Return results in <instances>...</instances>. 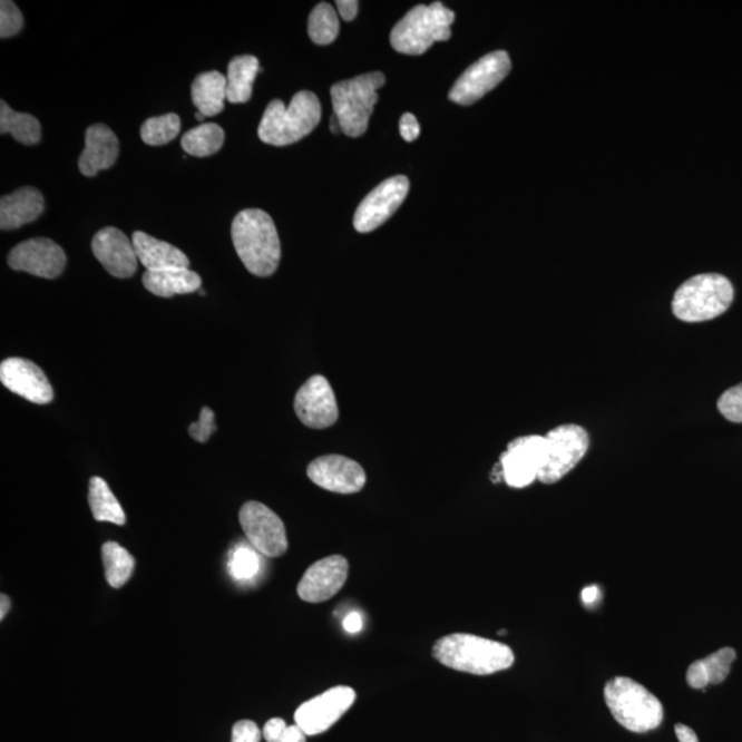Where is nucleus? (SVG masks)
I'll list each match as a JSON object with an SVG mask.
<instances>
[{
  "instance_id": "obj_19",
  "label": "nucleus",
  "mask_w": 742,
  "mask_h": 742,
  "mask_svg": "<svg viewBox=\"0 0 742 742\" xmlns=\"http://www.w3.org/2000/svg\"><path fill=\"white\" fill-rule=\"evenodd\" d=\"M91 250L98 262L116 279H131L137 273V252H135L133 240H129L121 230L116 227L99 230L94 235Z\"/></svg>"
},
{
  "instance_id": "obj_34",
  "label": "nucleus",
  "mask_w": 742,
  "mask_h": 742,
  "mask_svg": "<svg viewBox=\"0 0 742 742\" xmlns=\"http://www.w3.org/2000/svg\"><path fill=\"white\" fill-rule=\"evenodd\" d=\"M23 28V16L14 2L2 0L0 3V38L16 37Z\"/></svg>"
},
{
  "instance_id": "obj_12",
  "label": "nucleus",
  "mask_w": 742,
  "mask_h": 742,
  "mask_svg": "<svg viewBox=\"0 0 742 742\" xmlns=\"http://www.w3.org/2000/svg\"><path fill=\"white\" fill-rule=\"evenodd\" d=\"M409 188L410 182L403 175L393 176L377 186L359 204L355 216H353V227L357 232L370 233L390 221L408 197Z\"/></svg>"
},
{
  "instance_id": "obj_13",
  "label": "nucleus",
  "mask_w": 742,
  "mask_h": 742,
  "mask_svg": "<svg viewBox=\"0 0 742 742\" xmlns=\"http://www.w3.org/2000/svg\"><path fill=\"white\" fill-rule=\"evenodd\" d=\"M357 693L350 686H335L299 706L294 721L307 735L325 733L355 703Z\"/></svg>"
},
{
  "instance_id": "obj_21",
  "label": "nucleus",
  "mask_w": 742,
  "mask_h": 742,
  "mask_svg": "<svg viewBox=\"0 0 742 742\" xmlns=\"http://www.w3.org/2000/svg\"><path fill=\"white\" fill-rule=\"evenodd\" d=\"M45 197L38 188L21 187L0 199V228L16 230L32 223L43 214Z\"/></svg>"
},
{
  "instance_id": "obj_30",
  "label": "nucleus",
  "mask_w": 742,
  "mask_h": 742,
  "mask_svg": "<svg viewBox=\"0 0 742 742\" xmlns=\"http://www.w3.org/2000/svg\"><path fill=\"white\" fill-rule=\"evenodd\" d=\"M102 562L106 579L111 587H123L134 573V557L116 541H106L102 546Z\"/></svg>"
},
{
  "instance_id": "obj_23",
  "label": "nucleus",
  "mask_w": 742,
  "mask_h": 742,
  "mask_svg": "<svg viewBox=\"0 0 742 742\" xmlns=\"http://www.w3.org/2000/svg\"><path fill=\"white\" fill-rule=\"evenodd\" d=\"M143 282L146 291L165 299L176 294H191L202 287V276L191 269L146 271Z\"/></svg>"
},
{
  "instance_id": "obj_36",
  "label": "nucleus",
  "mask_w": 742,
  "mask_h": 742,
  "mask_svg": "<svg viewBox=\"0 0 742 742\" xmlns=\"http://www.w3.org/2000/svg\"><path fill=\"white\" fill-rule=\"evenodd\" d=\"M215 431V412L209 408H204L202 414H199V420L192 423L191 428H188V433H191L192 438L198 441V443H205V441H208L211 435Z\"/></svg>"
},
{
  "instance_id": "obj_31",
  "label": "nucleus",
  "mask_w": 742,
  "mask_h": 742,
  "mask_svg": "<svg viewBox=\"0 0 742 742\" xmlns=\"http://www.w3.org/2000/svg\"><path fill=\"white\" fill-rule=\"evenodd\" d=\"M340 21L335 10L326 2H322L311 11L309 19L310 39L315 45L326 46L338 39Z\"/></svg>"
},
{
  "instance_id": "obj_37",
  "label": "nucleus",
  "mask_w": 742,
  "mask_h": 742,
  "mask_svg": "<svg viewBox=\"0 0 742 742\" xmlns=\"http://www.w3.org/2000/svg\"><path fill=\"white\" fill-rule=\"evenodd\" d=\"M262 733L252 721H240L233 726L232 742H261Z\"/></svg>"
},
{
  "instance_id": "obj_41",
  "label": "nucleus",
  "mask_w": 742,
  "mask_h": 742,
  "mask_svg": "<svg viewBox=\"0 0 742 742\" xmlns=\"http://www.w3.org/2000/svg\"><path fill=\"white\" fill-rule=\"evenodd\" d=\"M675 734L680 742H699L696 732L686 724H675Z\"/></svg>"
},
{
  "instance_id": "obj_1",
  "label": "nucleus",
  "mask_w": 742,
  "mask_h": 742,
  "mask_svg": "<svg viewBox=\"0 0 742 742\" xmlns=\"http://www.w3.org/2000/svg\"><path fill=\"white\" fill-rule=\"evenodd\" d=\"M235 252L251 274L273 275L281 262V241L271 216L262 209H245L234 217Z\"/></svg>"
},
{
  "instance_id": "obj_42",
  "label": "nucleus",
  "mask_w": 742,
  "mask_h": 742,
  "mask_svg": "<svg viewBox=\"0 0 742 742\" xmlns=\"http://www.w3.org/2000/svg\"><path fill=\"white\" fill-rule=\"evenodd\" d=\"M305 735L307 734L299 724H292V726L286 728L282 742H305Z\"/></svg>"
},
{
  "instance_id": "obj_6",
  "label": "nucleus",
  "mask_w": 742,
  "mask_h": 742,
  "mask_svg": "<svg viewBox=\"0 0 742 742\" xmlns=\"http://www.w3.org/2000/svg\"><path fill=\"white\" fill-rule=\"evenodd\" d=\"M384 85L385 76L373 72L335 82L330 88L334 116H338L346 137L359 138L368 131L370 116L379 101L377 90Z\"/></svg>"
},
{
  "instance_id": "obj_35",
  "label": "nucleus",
  "mask_w": 742,
  "mask_h": 742,
  "mask_svg": "<svg viewBox=\"0 0 742 742\" xmlns=\"http://www.w3.org/2000/svg\"><path fill=\"white\" fill-rule=\"evenodd\" d=\"M717 409L726 420L742 423V384L724 392L717 400Z\"/></svg>"
},
{
  "instance_id": "obj_7",
  "label": "nucleus",
  "mask_w": 742,
  "mask_h": 742,
  "mask_svg": "<svg viewBox=\"0 0 742 742\" xmlns=\"http://www.w3.org/2000/svg\"><path fill=\"white\" fill-rule=\"evenodd\" d=\"M734 289L726 276L701 274L687 280L673 300L674 315L683 322H705L720 316L733 303Z\"/></svg>"
},
{
  "instance_id": "obj_28",
  "label": "nucleus",
  "mask_w": 742,
  "mask_h": 742,
  "mask_svg": "<svg viewBox=\"0 0 742 742\" xmlns=\"http://www.w3.org/2000/svg\"><path fill=\"white\" fill-rule=\"evenodd\" d=\"M0 134H11L17 143L33 146L40 143L41 127L37 117L19 114L0 101Z\"/></svg>"
},
{
  "instance_id": "obj_17",
  "label": "nucleus",
  "mask_w": 742,
  "mask_h": 742,
  "mask_svg": "<svg viewBox=\"0 0 742 742\" xmlns=\"http://www.w3.org/2000/svg\"><path fill=\"white\" fill-rule=\"evenodd\" d=\"M350 564L343 556H330L312 564L297 586L299 597L310 604L325 603L344 587Z\"/></svg>"
},
{
  "instance_id": "obj_9",
  "label": "nucleus",
  "mask_w": 742,
  "mask_h": 742,
  "mask_svg": "<svg viewBox=\"0 0 742 742\" xmlns=\"http://www.w3.org/2000/svg\"><path fill=\"white\" fill-rule=\"evenodd\" d=\"M240 524L251 546L261 555L275 558L287 550L284 521L266 505L251 500L240 510Z\"/></svg>"
},
{
  "instance_id": "obj_40",
  "label": "nucleus",
  "mask_w": 742,
  "mask_h": 742,
  "mask_svg": "<svg viewBox=\"0 0 742 742\" xmlns=\"http://www.w3.org/2000/svg\"><path fill=\"white\" fill-rule=\"evenodd\" d=\"M338 9L341 19L345 21H352L358 14L359 3L357 0H339Z\"/></svg>"
},
{
  "instance_id": "obj_10",
  "label": "nucleus",
  "mask_w": 742,
  "mask_h": 742,
  "mask_svg": "<svg viewBox=\"0 0 742 742\" xmlns=\"http://www.w3.org/2000/svg\"><path fill=\"white\" fill-rule=\"evenodd\" d=\"M510 57L506 51H494L480 58L462 74L450 90V101L473 105L509 75Z\"/></svg>"
},
{
  "instance_id": "obj_24",
  "label": "nucleus",
  "mask_w": 742,
  "mask_h": 742,
  "mask_svg": "<svg viewBox=\"0 0 742 742\" xmlns=\"http://www.w3.org/2000/svg\"><path fill=\"white\" fill-rule=\"evenodd\" d=\"M227 78L217 70L198 75L192 85V101L199 114L214 117L225 109Z\"/></svg>"
},
{
  "instance_id": "obj_4",
  "label": "nucleus",
  "mask_w": 742,
  "mask_h": 742,
  "mask_svg": "<svg viewBox=\"0 0 742 742\" xmlns=\"http://www.w3.org/2000/svg\"><path fill=\"white\" fill-rule=\"evenodd\" d=\"M604 696L612 716L633 733H647L662 724L664 710L645 686L626 676L606 683Z\"/></svg>"
},
{
  "instance_id": "obj_29",
  "label": "nucleus",
  "mask_w": 742,
  "mask_h": 742,
  "mask_svg": "<svg viewBox=\"0 0 742 742\" xmlns=\"http://www.w3.org/2000/svg\"><path fill=\"white\" fill-rule=\"evenodd\" d=\"M225 131L214 123H205L182 137V149L193 157H208L222 149Z\"/></svg>"
},
{
  "instance_id": "obj_46",
  "label": "nucleus",
  "mask_w": 742,
  "mask_h": 742,
  "mask_svg": "<svg viewBox=\"0 0 742 742\" xmlns=\"http://www.w3.org/2000/svg\"><path fill=\"white\" fill-rule=\"evenodd\" d=\"M330 131H332L335 135L343 133V128H341V124L340 120L338 119V116H333L332 119H330Z\"/></svg>"
},
{
  "instance_id": "obj_33",
  "label": "nucleus",
  "mask_w": 742,
  "mask_h": 742,
  "mask_svg": "<svg viewBox=\"0 0 742 742\" xmlns=\"http://www.w3.org/2000/svg\"><path fill=\"white\" fill-rule=\"evenodd\" d=\"M261 568L257 551L253 547L240 546L232 553L228 562L230 574L237 580H250Z\"/></svg>"
},
{
  "instance_id": "obj_8",
  "label": "nucleus",
  "mask_w": 742,
  "mask_h": 742,
  "mask_svg": "<svg viewBox=\"0 0 742 742\" xmlns=\"http://www.w3.org/2000/svg\"><path fill=\"white\" fill-rule=\"evenodd\" d=\"M547 443L546 463L538 480L544 485L555 482L567 476L582 458L586 456L590 438L579 426H562L545 436Z\"/></svg>"
},
{
  "instance_id": "obj_32",
  "label": "nucleus",
  "mask_w": 742,
  "mask_h": 742,
  "mask_svg": "<svg viewBox=\"0 0 742 742\" xmlns=\"http://www.w3.org/2000/svg\"><path fill=\"white\" fill-rule=\"evenodd\" d=\"M180 119L178 115L168 114L147 119L140 127V138L146 145L163 146L178 137L180 133Z\"/></svg>"
},
{
  "instance_id": "obj_47",
  "label": "nucleus",
  "mask_w": 742,
  "mask_h": 742,
  "mask_svg": "<svg viewBox=\"0 0 742 742\" xmlns=\"http://www.w3.org/2000/svg\"><path fill=\"white\" fill-rule=\"evenodd\" d=\"M204 117H205V116H204L203 114H199V111H197L196 119H197L198 121H203V120H204Z\"/></svg>"
},
{
  "instance_id": "obj_43",
  "label": "nucleus",
  "mask_w": 742,
  "mask_h": 742,
  "mask_svg": "<svg viewBox=\"0 0 742 742\" xmlns=\"http://www.w3.org/2000/svg\"><path fill=\"white\" fill-rule=\"evenodd\" d=\"M362 626H363L362 617L361 615L357 614V612H353V614H350L344 618L345 632H349L351 634H357L361 632Z\"/></svg>"
},
{
  "instance_id": "obj_25",
  "label": "nucleus",
  "mask_w": 742,
  "mask_h": 742,
  "mask_svg": "<svg viewBox=\"0 0 742 742\" xmlns=\"http://www.w3.org/2000/svg\"><path fill=\"white\" fill-rule=\"evenodd\" d=\"M733 647H722L705 658L697 660L686 673L689 686L693 689H705L709 685H717L728 678L730 668L735 660Z\"/></svg>"
},
{
  "instance_id": "obj_2",
  "label": "nucleus",
  "mask_w": 742,
  "mask_h": 742,
  "mask_svg": "<svg viewBox=\"0 0 742 742\" xmlns=\"http://www.w3.org/2000/svg\"><path fill=\"white\" fill-rule=\"evenodd\" d=\"M432 655L446 667L473 675H491L515 664V653L508 645L472 634L441 637Z\"/></svg>"
},
{
  "instance_id": "obj_20",
  "label": "nucleus",
  "mask_w": 742,
  "mask_h": 742,
  "mask_svg": "<svg viewBox=\"0 0 742 742\" xmlns=\"http://www.w3.org/2000/svg\"><path fill=\"white\" fill-rule=\"evenodd\" d=\"M119 138L105 124H94L86 131V146L79 158V169L85 176H96L99 170L114 167L119 157Z\"/></svg>"
},
{
  "instance_id": "obj_44",
  "label": "nucleus",
  "mask_w": 742,
  "mask_h": 742,
  "mask_svg": "<svg viewBox=\"0 0 742 742\" xmlns=\"http://www.w3.org/2000/svg\"><path fill=\"white\" fill-rule=\"evenodd\" d=\"M599 588L597 586H588L583 588L582 599L586 605L596 604L599 598Z\"/></svg>"
},
{
  "instance_id": "obj_26",
  "label": "nucleus",
  "mask_w": 742,
  "mask_h": 742,
  "mask_svg": "<svg viewBox=\"0 0 742 742\" xmlns=\"http://www.w3.org/2000/svg\"><path fill=\"white\" fill-rule=\"evenodd\" d=\"M258 72V60L253 56L233 58L227 69V101L230 104H246L252 98L253 81Z\"/></svg>"
},
{
  "instance_id": "obj_5",
  "label": "nucleus",
  "mask_w": 742,
  "mask_h": 742,
  "mask_svg": "<svg viewBox=\"0 0 742 742\" xmlns=\"http://www.w3.org/2000/svg\"><path fill=\"white\" fill-rule=\"evenodd\" d=\"M453 20L456 13L441 2L416 6L392 29L391 45L402 55L421 56L436 41L451 38Z\"/></svg>"
},
{
  "instance_id": "obj_18",
  "label": "nucleus",
  "mask_w": 742,
  "mask_h": 742,
  "mask_svg": "<svg viewBox=\"0 0 742 742\" xmlns=\"http://www.w3.org/2000/svg\"><path fill=\"white\" fill-rule=\"evenodd\" d=\"M0 381L9 391L31 403L47 404L55 399V391L43 370L28 359H6L0 364Z\"/></svg>"
},
{
  "instance_id": "obj_14",
  "label": "nucleus",
  "mask_w": 742,
  "mask_h": 742,
  "mask_svg": "<svg viewBox=\"0 0 742 742\" xmlns=\"http://www.w3.org/2000/svg\"><path fill=\"white\" fill-rule=\"evenodd\" d=\"M294 411L303 426L326 429L339 420L338 399L326 377L312 375L294 397Z\"/></svg>"
},
{
  "instance_id": "obj_15",
  "label": "nucleus",
  "mask_w": 742,
  "mask_h": 742,
  "mask_svg": "<svg viewBox=\"0 0 742 742\" xmlns=\"http://www.w3.org/2000/svg\"><path fill=\"white\" fill-rule=\"evenodd\" d=\"M10 269L40 279L55 280L67 266L62 247L49 238H32L13 247L8 256Z\"/></svg>"
},
{
  "instance_id": "obj_3",
  "label": "nucleus",
  "mask_w": 742,
  "mask_h": 742,
  "mask_svg": "<svg viewBox=\"0 0 742 742\" xmlns=\"http://www.w3.org/2000/svg\"><path fill=\"white\" fill-rule=\"evenodd\" d=\"M321 102L314 92H297L289 106L280 99H274L269 104L258 124V138L262 143L273 146L296 144L314 131L321 121Z\"/></svg>"
},
{
  "instance_id": "obj_16",
  "label": "nucleus",
  "mask_w": 742,
  "mask_h": 742,
  "mask_svg": "<svg viewBox=\"0 0 742 742\" xmlns=\"http://www.w3.org/2000/svg\"><path fill=\"white\" fill-rule=\"evenodd\" d=\"M307 476L323 490L343 495L362 491L368 479L362 465L338 453L314 459L309 465Z\"/></svg>"
},
{
  "instance_id": "obj_27",
  "label": "nucleus",
  "mask_w": 742,
  "mask_h": 742,
  "mask_svg": "<svg viewBox=\"0 0 742 742\" xmlns=\"http://www.w3.org/2000/svg\"><path fill=\"white\" fill-rule=\"evenodd\" d=\"M88 504H90L92 516L97 521L111 523L116 526H124L127 521L119 500L101 477H91Z\"/></svg>"
},
{
  "instance_id": "obj_39",
  "label": "nucleus",
  "mask_w": 742,
  "mask_h": 742,
  "mask_svg": "<svg viewBox=\"0 0 742 742\" xmlns=\"http://www.w3.org/2000/svg\"><path fill=\"white\" fill-rule=\"evenodd\" d=\"M286 728L287 724L284 720H281V717H273V720H270L266 723V726H264L263 738L266 739L267 742H282Z\"/></svg>"
},
{
  "instance_id": "obj_38",
  "label": "nucleus",
  "mask_w": 742,
  "mask_h": 742,
  "mask_svg": "<svg viewBox=\"0 0 742 742\" xmlns=\"http://www.w3.org/2000/svg\"><path fill=\"white\" fill-rule=\"evenodd\" d=\"M420 124H418L416 116L404 114L402 119H400V135H402L406 143H414V140L420 137Z\"/></svg>"
},
{
  "instance_id": "obj_11",
  "label": "nucleus",
  "mask_w": 742,
  "mask_h": 742,
  "mask_svg": "<svg viewBox=\"0 0 742 742\" xmlns=\"http://www.w3.org/2000/svg\"><path fill=\"white\" fill-rule=\"evenodd\" d=\"M546 453L545 436H521L511 441L499 461L506 485L511 488L531 486L545 467Z\"/></svg>"
},
{
  "instance_id": "obj_45",
  "label": "nucleus",
  "mask_w": 742,
  "mask_h": 742,
  "mask_svg": "<svg viewBox=\"0 0 742 742\" xmlns=\"http://www.w3.org/2000/svg\"><path fill=\"white\" fill-rule=\"evenodd\" d=\"M0 606H2V609H0V618L3 621L10 611V598L4 596V594H2V597H0Z\"/></svg>"
},
{
  "instance_id": "obj_22",
  "label": "nucleus",
  "mask_w": 742,
  "mask_h": 742,
  "mask_svg": "<svg viewBox=\"0 0 742 742\" xmlns=\"http://www.w3.org/2000/svg\"><path fill=\"white\" fill-rule=\"evenodd\" d=\"M133 244L138 261L144 264L146 271L188 269L191 266V261L178 247L144 232L133 234Z\"/></svg>"
}]
</instances>
